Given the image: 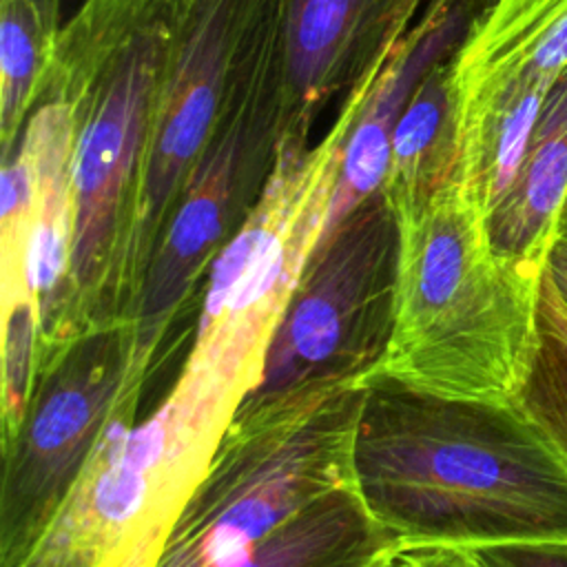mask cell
<instances>
[{
  "mask_svg": "<svg viewBox=\"0 0 567 567\" xmlns=\"http://www.w3.org/2000/svg\"><path fill=\"white\" fill-rule=\"evenodd\" d=\"M352 487L399 549L567 543V463L514 401L372 374L361 385Z\"/></svg>",
  "mask_w": 567,
  "mask_h": 567,
  "instance_id": "6da1fadb",
  "label": "cell"
},
{
  "mask_svg": "<svg viewBox=\"0 0 567 567\" xmlns=\"http://www.w3.org/2000/svg\"><path fill=\"white\" fill-rule=\"evenodd\" d=\"M399 221L396 315L381 372L436 394L512 401L534 350L543 272L496 255L485 213L458 179Z\"/></svg>",
  "mask_w": 567,
  "mask_h": 567,
  "instance_id": "7a4b0ae2",
  "label": "cell"
},
{
  "mask_svg": "<svg viewBox=\"0 0 567 567\" xmlns=\"http://www.w3.org/2000/svg\"><path fill=\"white\" fill-rule=\"evenodd\" d=\"M171 11L124 38L66 44L55 38L42 91L73 113L71 261L60 343L126 321L128 250Z\"/></svg>",
  "mask_w": 567,
  "mask_h": 567,
  "instance_id": "3957f363",
  "label": "cell"
},
{
  "mask_svg": "<svg viewBox=\"0 0 567 567\" xmlns=\"http://www.w3.org/2000/svg\"><path fill=\"white\" fill-rule=\"evenodd\" d=\"M277 0L233 75L213 137L146 266L126 321L133 370L148 379L193 339L206 275L259 204L277 164L281 120Z\"/></svg>",
  "mask_w": 567,
  "mask_h": 567,
  "instance_id": "277c9868",
  "label": "cell"
},
{
  "mask_svg": "<svg viewBox=\"0 0 567 567\" xmlns=\"http://www.w3.org/2000/svg\"><path fill=\"white\" fill-rule=\"evenodd\" d=\"M401 221L377 190L319 237L228 432L290 419L383 370L396 315Z\"/></svg>",
  "mask_w": 567,
  "mask_h": 567,
  "instance_id": "5b68a950",
  "label": "cell"
},
{
  "mask_svg": "<svg viewBox=\"0 0 567 567\" xmlns=\"http://www.w3.org/2000/svg\"><path fill=\"white\" fill-rule=\"evenodd\" d=\"M361 385L290 419L226 432L155 567H224L323 494L352 483Z\"/></svg>",
  "mask_w": 567,
  "mask_h": 567,
  "instance_id": "8992f818",
  "label": "cell"
},
{
  "mask_svg": "<svg viewBox=\"0 0 567 567\" xmlns=\"http://www.w3.org/2000/svg\"><path fill=\"white\" fill-rule=\"evenodd\" d=\"M131 321L91 328L35 368L27 410L2 439L0 567H24L120 408L144 394Z\"/></svg>",
  "mask_w": 567,
  "mask_h": 567,
  "instance_id": "52a82bcc",
  "label": "cell"
},
{
  "mask_svg": "<svg viewBox=\"0 0 567 567\" xmlns=\"http://www.w3.org/2000/svg\"><path fill=\"white\" fill-rule=\"evenodd\" d=\"M270 4L177 0L171 9L128 250V315L173 208L213 137L237 64Z\"/></svg>",
  "mask_w": 567,
  "mask_h": 567,
  "instance_id": "ba28073f",
  "label": "cell"
},
{
  "mask_svg": "<svg viewBox=\"0 0 567 567\" xmlns=\"http://www.w3.org/2000/svg\"><path fill=\"white\" fill-rule=\"evenodd\" d=\"M427 0H277L284 140L381 69Z\"/></svg>",
  "mask_w": 567,
  "mask_h": 567,
  "instance_id": "9c48e42d",
  "label": "cell"
},
{
  "mask_svg": "<svg viewBox=\"0 0 567 567\" xmlns=\"http://www.w3.org/2000/svg\"><path fill=\"white\" fill-rule=\"evenodd\" d=\"M478 11V0H427L423 16L394 44L348 131L321 237L381 190L392 131L403 109L419 82L439 62L454 55Z\"/></svg>",
  "mask_w": 567,
  "mask_h": 567,
  "instance_id": "30bf717a",
  "label": "cell"
},
{
  "mask_svg": "<svg viewBox=\"0 0 567 567\" xmlns=\"http://www.w3.org/2000/svg\"><path fill=\"white\" fill-rule=\"evenodd\" d=\"M567 69V0H492L452 55L458 117Z\"/></svg>",
  "mask_w": 567,
  "mask_h": 567,
  "instance_id": "8fae6325",
  "label": "cell"
},
{
  "mask_svg": "<svg viewBox=\"0 0 567 567\" xmlns=\"http://www.w3.org/2000/svg\"><path fill=\"white\" fill-rule=\"evenodd\" d=\"M567 204V69L547 91L520 171L485 215L492 248L505 261L540 275Z\"/></svg>",
  "mask_w": 567,
  "mask_h": 567,
  "instance_id": "7c38bea8",
  "label": "cell"
},
{
  "mask_svg": "<svg viewBox=\"0 0 567 567\" xmlns=\"http://www.w3.org/2000/svg\"><path fill=\"white\" fill-rule=\"evenodd\" d=\"M396 551L394 538L368 514L348 483L310 503L224 567H383Z\"/></svg>",
  "mask_w": 567,
  "mask_h": 567,
  "instance_id": "4fadbf2b",
  "label": "cell"
},
{
  "mask_svg": "<svg viewBox=\"0 0 567 567\" xmlns=\"http://www.w3.org/2000/svg\"><path fill=\"white\" fill-rule=\"evenodd\" d=\"M458 173V109L452 58L439 62L414 89L390 144L381 190L399 217L419 210Z\"/></svg>",
  "mask_w": 567,
  "mask_h": 567,
  "instance_id": "5bb4252c",
  "label": "cell"
},
{
  "mask_svg": "<svg viewBox=\"0 0 567 567\" xmlns=\"http://www.w3.org/2000/svg\"><path fill=\"white\" fill-rule=\"evenodd\" d=\"M58 31L33 0H0V146L9 157L42 93Z\"/></svg>",
  "mask_w": 567,
  "mask_h": 567,
  "instance_id": "9a60e30c",
  "label": "cell"
},
{
  "mask_svg": "<svg viewBox=\"0 0 567 567\" xmlns=\"http://www.w3.org/2000/svg\"><path fill=\"white\" fill-rule=\"evenodd\" d=\"M512 401L567 463V299L547 268L538 284L534 350Z\"/></svg>",
  "mask_w": 567,
  "mask_h": 567,
  "instance_id": "2e32d148",
  "label": "cell"
},
{
  "mask_svg": "<svg viewBox=\"0 0 567 567\" xmlns=\"http://www.w3.org/2000/svg\"><path fill=\"white\" fill-rule=\"evenodd\" d=\"M177 0H82L62 22L58 38L71 44H100L117 40L137 27L166 16Z\"/></svg>",
  "mask_w": 567,
  "mask_h": 567,
  "instance_id": "e0dca14e",
  "label": "cell"
},
{
  "mask_svg": "<svg viewBox=\"0 0 567 567\" xmlns=\"http://www.w3.org/2000/svg\"><path fill=\"white\" fill-rule=\"evenodd\" d=\"M470 551L483 567H567V543L492 545Z\"/></svg>",
  "mask_w": 567,
  "mask_h": 567,
  "instance_id": "ac0fdd59",
  "label": "cell"
},
{
  "mask_svg": "<svg viewBox=\"0 0 567 567\" xmlns=\"http://www.w3.org/2000/svg\"><path fill=\"white\" fill-rule=\"evenodd\" d=\"M396 567H483L470 549L458 547H408L394 556Z\"/></svg>",
  "mask_w": 567,
  "mask_h": 567,
  "instance_id": "d6986e66",
  "label": "cell"
},
{
  "mask_svg": "<svg viewBox=\"0 0 567 567\" xmlns=\"http://www.w3.org/2000/svg\"><path fill=\"white\" fill-rule=\"evenodd\" d=\"M545 268L551 275V279L556 281V286L567 295V204L563 208L554 241L549 246Z\"/></svg>",
  "mask_w": 567,
  "mask_h": 567,
  "instance_id": "ffe728a7",
  "label": "cell"
},
{
  "mask_svg": "<svg viewBox=\"0 0 567 567\" xmlns=\"http://www.w3.org/2000/svg\"><path fill=\"white\" fill-rule=\"evenodd\" d=\"M38 7H40V11H42V16L47 18V22L51 24V27H60L62 22H60V2L62 0H33Z\"/></svg>",
  "mask_w": 567,
  "mask_h": 567,
  "instance_id": "44dd1931",
  "label": "cell"
},
{
  "mask_svg": "<svg viewBox=\"0 0 567 567\" xmlns=\"http://www.w3.org/2000/svg\"><path fill=\"white\" fill-rule=\"evenodd\" d=\"M489 2H492V0H478V7H481V9H483V7H487V4H489Z\"/></svg>",
  "mask_w": 567,
  "mask_h": 567,
  "instance_id": "7402d4cb",
  "label": "cell"
},
{
  "mask_svg": "<svg viewBox=\"0 0 567 567\" xmlns=\"http://www.w3.org/2000/svg\"><path fill=\"white\" fill-rule=\"evenodd\" d=\"M394 556H396V554H394ZM383 567H396V565H394V558H392L388 565H383Z\"/></svg>",
  "mask_w": 567,
  "mask_h": 567,
  "instance_id": "603a6c76",
  "label": "cell"
},
{
  "mask_svg": "<svg viewBox=\"0 0 567 567\" xmlns=\"http://www.w3.org/2000/svg\"><path fill=\"white\" fill-rule=\"evenodd\" d=\"M560 292H563V290H560ZM563 295H565V292H563ZM565 299H567V295H565Z\"/></svg>",
  "mask_w": 567,
  "mask_h": 567,
  "instance_id": "cb8c5ba5",
  "label": "cell"
}]
</instances>
